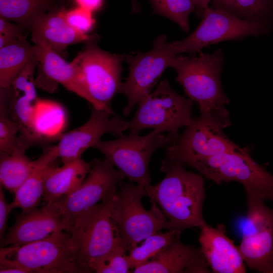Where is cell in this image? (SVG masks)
Returning <instances> with one entry per match:
<instances>
[{
	"label": "cell",
	"instance_id": "cell-1",
	"mask_svg": "<svg viewBox=\"0 0 273 273\" xmlns=\"http://www.w3.org/2000/svg\"><path fill=\"white\" fill-rule=\"evenodd\" d=\"M160 170L165 173L164 177L146 190L147 196L158 205L170 230L181 234L186 229L207 224L203 215L205 191L202 176L166 157Z\"/></svg>",
	"mask_w": 273,
	"mask_h": 273
},
{
	"label": "cell",
	"instance_id": "cell-2",
	"mask_svg": "<svg viewBox=\"0 0 273 273\" xmlns=\"http://www.w3.org/2000/svg\"><path fill=\"white\" fill-rule=\"evenodd\" d=\"M223 62V51L219 49L212 54L201 51L189 56L177 55L170 67L176 71V80L189 98L198 104L200 115L225 128L231 123L226 108L230 100L221 80Z\"/></svg>",
	"mask_w": 273,
	"mask_h": 273
},
{
	"label": "cell",
	"instance_id": "cell-3",
	"mask_svg": "<svg viewBox=\"0 0 273 273\" xmlns=\"http://www.w3.org/2000/svg\"><path fill=\"white\" fill-rule=\"evenodd\" d=\"M116 195L81 214L68 231L85 273L94 272V265L111 251L125 247L113 215Z\"/></svg>",
	"mask_w": 273,
	"mask_h": 273
},
{
	"label": "cell",
	"instance_id": "cell-4",
	"mask_svg": "<svg viewBox=\"0 0 273 273\" xmlns=\"http://www.w3.org/2000/svg\"><path fill=\"white\" fill-rule=\"evenodd\" d=\"M0 265L20 266L29 273H85L65 231L28 244L1 247Z\"/></svg>",
	"mask_w": 273,
	"mask_h": 273
},
{
	"label": "cell",
	"instance_id": "cell-5",
	"mask_svg": "<svg viewBox=\"0 0 273 273\" xmlns=\"http://www.w3.org/2000/svg\"><path fill=\"white\" fill-rule=\"evenodd\" d=\"M99 39L96 34L86 41L83 50L71 62L79 73L92 106L115 115L111 103L122 83V62L126 55L111 54L101 49L98 46Z\"/></svg>",
	"mask_w": 273,
	"mask_h": 273
},
{
	"label": "cell",
	"instance_id": "cell-6",
	"mask_svg": "<svg viewBox=\"0 0 273 273\" xmlns=\"http://www.w3.org/2000/svg\"><path fill=\"white\" fill-rule=\"evenodd\" d=\"M178 135L154 129L144 136L129 133L113 140H100L93 148L122 171L129 182L146 190L151 185L149 163L153 153L158 149H166Z\"/></svg>",
	"mask_w": 273,
	"mask_h": 273
},
{
	"label": "cell",
	"instance_id": "cell-7",
	"mask_svg": "<svg viewBox=\"0 0 273 273\" xmlns=\"http://www.w3.org/2000/svg\"><path fill=\"white\" fill-rule=\"evenodd\" d=\"M113 209V218L127 251L149 236L163 229L170 230V224L158 205L153 201L149 210L143 205L146 189L133 183L121 181L118 185Z\"/></svg>",
	"mask_w": 273,
	"mask_h": 273
},
{
	"label": "cell",
	"instance_id": "cell-8",
	"mask_svg": "<svg viewBox=\"0 0 273 273\" xmlns=\"http://www.w3.org/2000/svg\"><path fill=\"white\" fill-rule=\"evenodd\" d=\"M193 103L190 98L176 92L167 79H163L139 102L135 114L127 121V129L131 134L151 128L177 135L178 129L193 120Z\"/></svg>",
	"mask_w": 273,
	"mask_h": 273
},
{
	"label": "cell",
	"instance_id": "cell-9",
	"mask_svg": "<svg viewBox=\"0 0 273 273\" xmlns=\"http://www.w3.org/2000/svg\"><path fill=\"white\" fill-rule=\"evenodd\" d=\"M191 167L219 184L237 181L245 191L273 201V175L259 165L247 149L240 148L199 160Z\"/></svg>",
	"mask_w": 273,
	"mask_h": 273
},
{
	"label": "cell",
	"instance_id": "cell-10",
	"mask_svg": "<svg viewBox=\"0 0 273 273\" xmlns=\"http://www.w3.org/2000/svg\"><path fill=\"white\" fill-rule=\"evenodd\" d=\"M176 56L165 34L157 36L150 51L126 55L125 60L129 64V72L119 91L127 98V104L122 111L125 116H129L134 106L152 92Z\"/></svg>",
	"mask_w": 273,
	"mask_h": 273
},
{
	"label": "cell",
	"instance_id": "cell-11",
	"mask_svg": "<svg viewBox=\"0 0 273 273\" xmlns=\"http://www.w3.org/2000/svg\"><path fill=\"white\" fill-rule=\"evenodd\" d=\"M247 213L245 230L238 246L253 270L273 273V208L260 196L245 191Z\"/></svg>",
	"mask_w": 273,
	"mask_h": 273
},
{
	"label": "cell",
	"instance_id": "cell-12",
	"mask_svg": "<svg viewBox=\"0 0 273 273\" xmlns=\"http://www.w3.org/2000/svg\"><path fill=\"white\" fill-rule=\"evenodd\" d=\"M263 35L256 24L228 11L208 7L197 28L181 40L171 42L175 54L194 55L211 44Z\"/></svg>",
	"mask_w": 273,
	"mask_h": 273
},
{
	"label": "cell",
	"instance_id": "cell-13",
	"mask_svg": "<svg viewBox=\"0 0 273 273\" xmlns=\"http://www.w3.org/2000/svg\"><path fill=\"white\" fill-rule=\"evenodd\" d=\"M224 128L209 119L199 116L193 119L166 148V158L182 165L233 151L239 146L223 132Z\"/></svg>",
	"mask_w": 273,
	"mask_h": 273
},
{
	"label": "cell",
	"instance_id": "cell-14",
	"mask_svg": "<svg viewBox=\"0 0 273 273\" xmlns=\"http://www.w3.org/2000/svg\"><path fill=\"white\" fill-rule=\"evenodd\" d=\"M125 178L124 173L115 169L106 158L94 159L91 169L82 184L56 202L69 229L81 214L112 197Z\"/></svg>",
	"mask_w": 273,
	"mask_h": 273
},
{
	"label": "cell",
	"instance_id": "cell-15",
	"mask_svg": "<svg viewBox=\"0 0 273 273\" xmlns=\"http://www.w3.org/2000/svg\"><path fill=\"white\" fill-rule=\"evenodd\" d=\"M35 58L23 67L8 88H1L3 104L20 127L18 138L31 146L41 143L43 136L37 130L36 117L40 101L35 84Z\"/></svg>",
	"mask_w": 273,
	"mask_h": 273
},
{
	"label": "cell",
	"instance_id": "cell-16",
	"mask_svg": "<svg viewBox=\"0 0 273 273\" xmlns=\"http://www.w3.org/2000/svg\"><path fill=\"white\" fill-rule=\"evenodd\" d=\"M128 122L120 117L92 106L89 119L82 125L59 137L57 145L59 158L63 164L81 158L84 152L93 147L105 133L117 136L127 129Z\"/></svg>",
	"mask_w": 273,
	"mask_h": 273
},
{
	"label": "cell",
	"instance_id": "cell-17",
	"mask_svg": "<svg viewBox=\"0 0 273 273\" xmlns=\"http://www.w3.org/2000/svg\"><path fill=\"white\" fill-rule=\"evenodd\" d=\"M68 230L69 225L57 203H44L40 208L17 215L1 247L28 244Z\"/></svg>",
	"mask_w": 273,
	"mask_h": 273
},
{
	"label": "cell",
	"instance_id": "cell-18",
	"mask_svg": "<svg viewBox=\"0 0 273 273\" xmlns=\"http://www.w3.org/2000/svg\"><path fill=\"white\" fill-rule=\"evenodd\" d=\"M37 74L36 87L54 93L61 84L68 90L88 101L79 73L74 64L66 62L60 54L42 41L34 45Z\"/></svg>",
	"mask_w": 273,
	"mask_h": 273
},
{
	"label": "cell",
	"instance_id": "cell-19",
	"mask_svg": "<svg viewBox=\"0 0 273 273\" xmlns=\"http://www.w3.org/2000/svg\"><path fill=\"white\" fill-rule=\"evenodd\" d=\"M176 237L154 257L132 270L134 273H209L200 247L186 244Z\"/></svg>",
	"mask_w": 273,
	"mask_h": 273
},
{
	"label": "cell",
	"instance_id": "cell-20",
	"mask_svg": "<svg viewBox=\"0 0 273 273\" xmlns=\"http://www.w3.org/2000/svg\"><path fill=\"white\" fill-rule=\"evenodd\" d=\"M200 230V248L212 272H246L245 261L239 248L228 237L223 224L213 227L207 224Z\"/></svg>",
	"mask_w": 273,
	"mask_h": 273
},
{
	"label": "cell",
	"instance_id": "cell-21",
	"mask_svg": "<svg viewBox=\"0 0 273 273\" xmlns=\"http://www.w3.org/2000/svg\"><path fill=\"white\" fill-rule=\"evenodd\" d=\"M63 9L55 7L36 19L29 28L34 43L42 41L59 54L69 45L85 42L96 35L82 33L71 27L65 19Z\"/></svg>",
	"mask_w": 273,
	"mask_h": 273
},
{
	"label": "cell",
	"instance_id": "cell-22",
	"mask_svg": "<svg viewBox=\"0 0 273 273\" xmlns=\"http://www.w3.org/2000/svg\"><path fill=\"white\" fill-rule=\"evenodd\" d=\"M93 164V160L86 162L80 158L61 167L53 165L44 183V203H56L76 190L86 177Z\"/></svg>",
	"mask_w": 273,
	"mask_h": 273
},
{
	"label": "cell",
	"instance_id": "cell-23",
	"mask_svg": "<svg viewBox=\"0 0 273 273\" xmlns=\"http://www.w3.org/2000/svg\"><path fill=\"white\" fill-rule=\"evenodd\" d=\"M59 158L57 145L46 147L35 160V166L27 178L15 193L12 202L14 208L27 212L37 208L43 198L47 175L55 161Z\"/></svg>",
	"mask_w": 273,
	"mask_h": 273
},
{
	"label": "cell",
	"instance_id": "cell-24",
	"mask_svg": "<svg viewBox=\"0 0 273 273\" xmlns=\"http://www.w3.org/2000/svg\"><path fill=\"white\" fill-rule=\"evenodd\" d=\"M211 5L257 24L263 35L273 30V0H212Z\"/></svg>",
	"mask_w": 273,
	"mask_h": 273
},
{
	"label": "cell",
	"instance_id": "cell-25",
	"mask_svg": "<svg viewBox=\"0 0 273 273\" xmlns=\"http://www.w3.org/2000/svg\"><path fill=\"white\" fill-rule=\"evenodd\" d=\"M30 147L18 138L13 153L0 158L1 186L13 194L27 178L35 166V160H31L26 154Z\"/></svg>",
	"mask_w": 273,
	"mask_h": 273
},
{
	"label": "cell",
	"instance_id": "cell-26",
	"mask_svg": "<svg viewBox=\"0 0 273 273\" xmlns=\"http://www.w3.org/2000/svg\"><path fill=\"white\" fill-rule=\"evenodd\" d=\"M35 58L34 46L24 34L0 49V87L8 88L30 61Z\"/></svg>",
	"mask_w": 273,
	"mask_h": 273
},
{
	"label": "cell",
	"instance_id": "cell-27",
	"mask_svg": "<svg viewBox=\"0 0 273 273\" xmlns=\"http://www.w3.org/2000/svg\"><path fill=\"white\" fill-rule=\"evenodd\" d=\"M55 6L52 0H0V17L24 28Z\"/></svg>",
	"mask_w": 273,
	"mask_h": 273
},
{
	"label": "cell",
	"instance_id": "cell-28",
	"mask_svg": "<svg viewBox=\"0 0 273 273\" xmlns=\"http://www.w3.org/2000/svg\"><path fill=\"white\" fill-rule=\"evenodd\" d=\"M180 235L174 230H168L165 233L159 231L147 237L141 245L128 251L127 258L130 269L151 259Z\"/></svg>",
	"mask_w": 273,
	"mask_h": 273
},
{
	"label": "cell",
	"instance_id": "cell-29",
	"mask_svg": "<svg viewBox=\"0 0 273 273\" xmlns=\"http://www.w3.org/2000/svg\"><path fill=\"white\" fill-rule=\"evenodd\" d=\"M154 12L176 23L183 31L190 30L189 17L195 12L192 0H150Z\"/></svg>",
	"mask_w": 273,
	"mask_h": 273
},
{
	"label": "cell",
	"instance_id": "cell-30",
	"mask_svg": "<svg viewBox=\"0 0 273 273\" xmlns=\"http://www.w3.org/2000/svg\"><path fill=\"white\" fill-rule=\"evenodd\" d=\"M20 127L2 104H0V158L11 154L18 143Z\"/></svg>",
	"mask_w": 273,
	"mask_h": 273
},
{
	"label": "cell",
	"instance_id": "cell-31",
	"mask_svg": "<svg viewBox=\"0 0 273 273\" xmlns=\"http://www.w3.org/2000/svg\"><path fill=\"white\" fill-rule=\"evenodd\" d=\"M127 250L121 247L111 251L94 266L93 271L97 273L131 272Z\"/></svg>",
	"mask_w": 273,
	"mask_h": 273
},
{
	"label": "cell",
	"instance_id": "cell-32",
	"mask_svg": "<svg viewBox=\"0 0 273 273\" xmlns=\"http://www.w3.org/2000/svg\"><path fill=\"white\" fill-rule=\"evenodd\" d=\"M63 15L71 27L82 33L86 34L96 23L93 13L79 7L69 10L64 8Z\"/></svg>",
	"mask_w": 273,
	"mask_h": 273
},
{
	"label": "cell",
	"instance_id": "cell-33",
	"mask_svg": "<svg viewBox=\"0 0 273 273\" xmlns=\"http://www.w3.org/2000/svg\"><path fill=\"white\" fill-rule=\"evenodd\" d=\"M0 17V49L23 35L25 28Z\"/></svg>",
	"mask_w": 273,
	"mask_h": 273
},
{
	"label": "cell",
	"instance_id": "cell-34",
	"mask_svg": "<svg viewBox=\"0 0 273 273\" xmlns=\"http://www.w3.org/2000/svg\"><path fill=\"white\" fill-rule=\"evenodd\" d=\"M3 187L0 186V242L2 246L6 231L7 229V221L8 216L12 210L14 208L12 204L7 202Z\"/></svg>",
	"mask_w": 273,
	"mask_h": 273
},
{
	"label": "cell",
	"instance_id": "cell-35",
	"mask_svg": "<svg viewBox=\"0 0 273 273\" xmlns=\"http://www.w3.org/2000/svg\"><path fill=\"white\" fill-rule=\"evenodd\" d=\"M78 7L92 13L99 10L103 5V0H74Z\"/></svg>",
	"mask_w": 273,
	"mask_h": 273
},
{
	"label": "cell",
	"instance_id": "cell-36",
	"mask_svg": "<svg viewBox=\"0 0 273 273\" xmlns=\"http://www.w3.org/2000/svg\"><path fill=\"white\" fill-rule=\"evenodd\" d=\"M195 7V13L196 15L202 18L206 9L209 7V4L212 0H192Z\"/></svg>",
	"mask_w": 273,
	"mask_h": 273
},
{
	"label": "cell",
	"instance_id": "cell-37",
	"mask_svg": "<svg viewBox=\"0 0 273 273\" xmlns=\"http://www.w3.org/2000/svg\"><path fill=\"white\" fill-rule=\"evenodd\" d=\"M1 273H29V272L20 266L15 265H0Z\"/></svg>",
	"mask_w": 273,
	"mask_h": 273
},
{
	"label": "cell",
	"instance_id": "cell-38",
	"mask_svg": "<svg viewBox=\"0 0 273 273\" xmlns=\"http://www.w3.org/2000/svg\"><path fill=\"white\" fill-rule=\"evenodd\" d=\"M131 4L132 12L133 13H139L141 10V7L137 0H130Z\"/></svg>",
	"mask_w": 273,
	"mask_h": 273
}]
</instances>
